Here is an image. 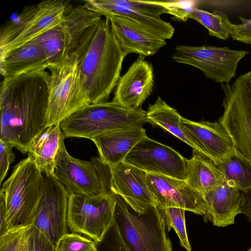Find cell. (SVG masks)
<instances>
[{
	"instance_id": "31",
	"label": "cell",
	"mask_w": 251,
	"mask_h": 251,
	"mask_svg": "<svg viewBox=\"0 0 251 251\" xmlns=\"http://www.w3.org/2000/svg\"><path fill=\"white\" fill-rule=\"evenodd\" d=\"M95 241L78 233H67L57 242L56 251H98Z\"/></svg>"
},
{
	"instance_id": "14",
	"label": "cell",
	"mask_w": 251,
	"mask_h": 251,
	"mask_svg": "<svg viewBox=\"0 0 251 251\" xmlns=\"http://www.w3.org/2000/svg\"><path fill=\"white\" fill-rule=\"evenodd\" d=\"M148 173L186 180V159L173 148L146 136L124 161Z\"/></svg>"
},
{
	"instance_id": "13",
	"label": "cell",
	"mask_w": 251,
	"mask_h": 251,
	"mask_svg": "<svg viewBox=\"0 0 251 251\" xmlns=\"http://www.w3.org/2000/svg\"><path fill=\"white\" fill-rule=\"evenodd\" d=\"M43 175L45 187L32 226L55 247L60 238L68 233L69 195L55 176Z\"/></svg>"
},
{
	"instance_id": "8",
	"label": "cell",
	"mask_w": 251,
	"mask_h": 251,
	"mask_svg": "<svg viewBox=\"0 0 251 251\" xmlns=\"http://www.w3.org/2000/svg\"><path fill=\"white\" fill-rule=\"evenodd\" d=\"M54 174L69 195L96 196L112 192L111 167L100 156L90 161L73 157L67 151L64 138L56 156Z\"/></svg>"
},
{
	"instance_id": "11",
	"label": "cell",
	"mask_w": 251,
	"mask_h": 251,
	"mask_svg": "<svg viewBox=\"0 0 251 251\" xmlns=\"http://www.w3.org/2000/svg\"><path fill=\"white\" fill-rule=\"evenodd\" d=\"M84 4L73 8L56 26L32 41L44 50L49 64L74 53L90 29L102 19Z\"/></svg>"
},
{
	"instance_id": "30",
	"label": "cell",
	"mask_w": 251,
	"mask_h": 251,
	"mask_svg": "<svg viewBox=\"0 0 251 251\" xmlns=\"http://www.w3.org/2000/svg\"><path fill=\"white\" fill-rule=\"evenodd\" d=\"M32 226H17L8 230L0 236V251H28Z\"/></svg>"
},
{
	"instance_id": "32",
	"label": "cell",
	"mask_w": 251,
	"mask_h": 251,
	"mask_svg": "<svg viewBox=\"0 0 251 251\" xmlns=\"http://www.w3.org/2000/svg\"><path fill=\"white\" fill-rule=\"evenodd\" d=\"M109 1L148 16L160 17L163 14H168L166 8L159 3L158 1L109 0Z\"/></svg>"
},
{
	"instance_id": "17",
	"label": "cell",
	"mask_w": 251,
	"mask_h": 251,
	"mask_svg": "<svg viewBox=\"0 0 251 251\" xmlns=\"http://www.w3.org/2000/svg\"><path fill=\"white\" fill-rule=\"evenodd\" d=\"M153 71L151 64L139 56L119 78L112 101L127 109L141 107L153 90Z\"/></svg>"
},
{
	"instance_id": "27",
	"label": "cell",
	"mask_w": 251,
	"mask_h": 251,
	"mask_svg": "<svg viewBox=\"0 0 251 251\" xmlns=\"http://www.w3.org/2000/svg\"><path fill=\"white\" fill-rule=\"evenodd\" d=\"M217 165L229 186L241 192L251 189V162L240 153Z\"/></svg>"
},
{
	"instance_id": "19",
	"label": "cell",
	"mask_w": 251,
	"mask_h": 251,
	"mask_svg": "<svg viewBox=\"0 0 251 251\" xmlns=\"http://www.w3.org/2000/svg\"><path fill=\"white\" fill-rule=\"evenodd\" d=\"M205 223L210 222L217 227L235 224L236 216L241 213L242 193L224 180L204 197Z\"/></svg>"
},
{
	"instance_id": "21",
	"label": "cell",
	"mask_w": 251,
	"mask_h": 251,
	"mask_svg": "<svg viewBox=\"0 0 251 251\" xmlns=\"http://www.w3.org/2000/svg\"><path fill=\"white\" fill-rule=\"evenodd\" d=\"M146 136V130L139 126L108 132L91 140L102 161L112 167L123 162L135 145Z\"/></svg>"
},
{
	"instance_id": "29",
	"label": "cell",
	"mask_w": 251,
	"mask_h": 251,
	"mask_svg": "<svg viewBox=\"0 0 251 251\" xmlns=\"http://www.w3.org/2000/svg\"><path fill=\"white\" fill-rule=\"evenodd\" d=\"M159 209L164 216L167 231H169L173 228L178 236L180 246L186 251H192L185 225L186 210L178 207H165Z\"/></svg>"
},
{
	"instance_id": "18",
	"label": "cell",
	"mask_w": 251,
	"mask_h": 251,
	"mask_svg": "<svg viewBox=\"0 0 251 251\" xmlns=\"http://www.w3.org/2000/svg\"><path fill=\"white\" fill-rule=\"evenodd\" d=\"M105 18L118 44L127 54L135 53L145 58L166 45V40L131 20L119 16Z\"/></svg>"
},
{
	"instance_id": "36",
	"label": "cell",
	"mask_w": 251,
	"mask_h": 251,
	"mask_svg": "<svg viewBox=\"0 0 251 251\" xmlns=\"http://www.w3.org/2000/svg\"><path fill=\"white\" fill-rule=\"evenodd\" d=\"M13 147L11 143L0 140V183L6 175L10 164L15 159Z\"/></svg>"
},
{
	"instance_id": "37",
	"label": "cell",
	"mask_w": 251,
	"mask_h": 251,
	"mask_svg": "<svg viewBox=\"0 0 251 251\" xmlns=\"http://www.w3.org/2000/svg\"><path fill=\"white\" fill-rule=\"evenodd\" d=\"M241 213L244 214L251 222V189L241 192Z\"/></svg>"
},
{
	"instance_id": "4",
	"label": "cell",
	"mask_w": 251,
	"mask_h": 251,
	"mask_svg": "<svg viewBox=\"0 0 251 251\" xmlns=\"http://www.w3.org/2000/svg\"><path fill=\"white\" fill-rule=\"evenodd\" d=\"M147 111L141 107L129 109L113 102L87 104L60 123L65 138L81 137L91 140L104 133L143 126Z\"/></svg>"
},
{
	"instance_id": "6",
	"label": "cell",
	"mask_w": 251,
	"mask_h": 251,
	"mask_svg": "<svg viewBox=\"0 0 251 251\" xmlns=\"http://www.w3.org/2000/svg\"><path fill=\"white\" fill-rule=\"evenodd\" d=\"M73 8L64 0H46L25 7L0 29V59L57 25Z\"/></svg>"
},
{
	"instance_id": "16",
	"label": "cell",
	"mask_w": 251,
	"mask_h": 251,
	"mask_svg": "<svg viewBox=\"0 0 251 251\" xmlns=\"http://www.w3.org/2000/svg\"><path fill=\"white\" fill-rule=\"evenodd\" d=\"M148 185L159 208L178 207L204 216L203 198L191 188L186 180L152 173H146Z\"/></svg>"
},
{
	"instance_id": "3",
	"label": "cell",
	"mask_w": 251,
	"mask_h": 251,
	"mask_svg": "<svg viewBox=\"0 0 251 251\" xmlns=\"http://www.w3.org/2000/svg\"><path fill=\"white\" fill-rule=\"evenodd\" d=\"M116 195L114 227L124 251H173L161 210L145 203L129 205Z\"/></svg>"
},
{
	"instance_id": "10",
	"label": "cell",
	"mask_w": 251,
	"mask_h": 251,
	"mask_svg": "<svg viewBox=\"0 0 251 251\" xmlns=\"http://www.w3.org/2000/svg\"><path fill=\"white\" fill-rule=\"evenodd\" d=\"M116 195H69L67 222L74 233L86 235L96 242H101L113 226Z\"/></svg>"
},
{
	"instance_id": "20",
	"label": "cell",
	"mask_w": 251,
	"mask_h": 251,
	"mask_svg": "<svg viewBox=\"0 0 251 251\" xmlns=\"http://www.w3.org/2000/svg\"><path fill=\"white\" fill-rule=\"evenodd\" d=\"M111 190L126 201L157 206L146 179V172L122 162L111 167Z\"/></svg>"
},
{
	"instance_id": "39",
	"label": "cell",
	"mask_w": 251,
	"mask_h": 251,
	"mask_svg": "<svg viewBox=\"0 0 251 251\" xmlns=\"http://www.w3.org/2000/svg\"><path fill=\"white\" fill-rule=\"evenodd\" d=\"M115 251H124V250L122 248V247L121 246V245H120V244L118 243V241H117V244L116 245Z\"/></svg>"
},
{
	"instance_id": "22",
	"label": "cell",
	"mask_w": 251,
	"mask_h": 251,
	"mask_svg": "<svg viewBox=\"0 0 251 251\" xmlns=\"http://www.w3.org/2000/svg\"><path fill=\"white\" fill-rule=\"evenodd\" d=\"M86 7L101 16L108 17L122 16L133 21L160 38L166 40L171 39L175 28L169 22L160 17L146 15L128 8L112 4L109 0H84Z\"/></svg>"
},
{
	"instance_id": "24",
	"label": "cell",
	"mask_w": 251,
	"mask_h": 251,
	"mask_svg": "<svg viewBox=\"0 0 251 251\" xmlns=\"http://www.w3.org/2000/svg\"><path fill=\"white\" fill-rule=\"evenodd\" d=\"M64 138L58 124L48 127L31 142L27 150L28 156L42 173L55 176L56 158Z\"/></svg>"
},
{
	"instance_id": "26",
	"label": "cell",
	"mask_w": 251,
	"mask_h": 251,
	"mask_svg": "<svg viewBox=\"0 0 251 251\" xmlns=\"http://www.w3.org/2000/svg\"><path fill=\"white\" fill-rule=\"evenodd\" d=\"M181 117L176 109L158 97L155 102L148 107L146 122L170 132L196 150L195 146L180 126Z\"/></svg>"
},
{
	"instance_id": "23",
	"label": "cell",
	"mask_w": 251,
	"mask_h": 251,
	"mask_svg": "<svg viewBox=\"0 0 251 251\" xmlns=\"http://www.w3.org/2000/svg\"><path fill=\"white\" fill-rule=\"evenodd\" d=\"M49 60L43 48L31 41L0 59V74L3 79L41 68L47 69Z\"/></svg>"
},
{
	"instance_id": "1",
	"label": "cell",
	"mask_w": 251,
	"mask_h": 251,
	"mask_svg": "<svg viewBox=\"0 0 251 251\" xmlns=\"http://www.w3.org/2000/svg\"><path fill=\"white\" fill-rule=\"evenodd\" d=\"M45 68L3 79L0 84V140L24 154L48 126L49 72Z\"/></svg>"
},
{
	"instance_id": "33",
	"label": "cell",
	"mask_w": 251,
	"mask_h": 251,
	"mask_svg": "<svg viewBox=\"0 0 251 251\" xmlns=\"http://www.w3.org/2000/svg\"><path fill=\"white\" fill-rule=\"evenodd\" d=\"M198 0H165L158 1L165 6L168 14L179 21L186 22L189 19L191 12L197 7Z\"/></svg>"
},
{
	"instance_id": "25",
	"label": "cell",
	"mask_w": 251,
	"mask_h": 251,
	"mask_svg": "<svg viewBox=\"0 0 251 251\" xmlns=\"http://www.w3.org/2000/svg\"><path fill=\"white\" fill-rule=\"evenodd\" d=\"M186 181L193 189L203 197L224 180L222 173L211 159L193 150V156L186 159Z\"/></svg>"
},
{
	"instance_id": "7",
	"label": "cell",
	"mask_w": 251,
	"mask_h": 251,
	"mask_svg": "<svg viewBox=\"0 0 251 251\" xmlns=\"http://www.w3.org/2000/svg\"><path fill=\"white\" fill-rule=\"evenodd\" d=\"M48 126L57 125L89 104L78 72V56L74 53L50 63Z\"/></svg>"
},
{
	"instance_id": "9",
	"label": "cell",
	"mask_w": 251,
	"mask_h": 251,
	"mask_svg": "<svg viewBox=\"0 0 251 251\" xmlns=\"http://www.w3.org/2000/svg\"><path fill=\"white\" fill-rule=\"evenodd\" d=\"M221 84L224 111L219 122L231 137L236 151L251 162V70L231 84Z\"/></svg>"
},
{
	"instance_id": "5",
	"label": "cell",
	"mask_w": 251,
	"mask_h": 251,
	"mask_svg": "<svg viewBox=\"0 0 251 251\" xmlns=\"http://www.w3.org/2000/svg\"><path fill=\"white\" fill-rule=\"evenodd\" d=\"M45 187V178L27 157L14 167L0 189L4 195L7 230L33 225Z\"/></svg>"
},
{
	"instance_id": "12",
	"label": "cell",
	"mask_w": 251,
	"mask_h": 251,
	"mask_svg": "<svg viewBox=\"0 0 251 251\" xmlns=\"http://www.w3.org/2000/svg\"><path fill=\"white\" fill-rule=\"evenodd\" d=\"M249 52L227 47L179 45L172 55L176 62L201 70L208 78L217 83H229L236 75L238 64Z\"/></svg>"
},
{
	"instance_id": "34",
	"label": "cell",
	"mask_w": 251,
	"mask_h": 251,
	"mask_svg": "<svg viewBox=\"0 0 251 251\" xmlns=\"http://www.w3.org/2000/svg\"><path fill=\"white\" fill-rule=\"evenodd\" d=\"M28 251H56L55 247L38 229L32 226L30 233Z\"/></svg>"
},
{
	"instance_id": "35",
	"label": "cell",
	"mask_w": 251,
	"mask_h": 251,
	"mask_svg": "<svg viewBox=\"0 0 251 251\" xmlns=\"http://www.w3.org/2000/svg\"><path fill=\"white\" fill-rule=\"evenodd\" d=\"M238 18L241 23L232 24L230 36L234 40L251 44V16L250 18Z\"/></svg>"
},
{
	"instance_id": "28",
	"label": "cell",
	"mask_w": 251,
	"mask_h": 251,
	"mask_svg": "<svg viewBox=\"0 0 251 251\" xmlns=\"http://www.w3.org/2000/svg\"><path fill=\"white\" fill-rule=\"evenodd\" d=\"M189 19L203 25L211 36L226 40L230 36L233 24L223 12L216 10L210 12L196 7L190 13Z\"/></svg>"
},
{
	"instance_id": "15",
	"label": "cell",
	"mask_w": 251,
	"mask_h": 251,
	"mask_svg": "<svg viewBox=\"0 0 251 251\" xmlns=\"http://www.w3.org/2000/svg\"><path fill=\"white\" fill-rule=\"evenodd\" d=\"M180 126L196 147L216 164L236 153L232 139L219 121L194 122L181 117Z\"/></svg>"
},
{
	"instance_id": "40",
	"label": "cell",
	"mask_w": 251,
	"mask_h": 251,
	"mask_svg": "<svg viewBox=\"0 0 251 251\" xmlns=\"http://www.w3.org/2000/svg\"><path fill=\"white\" fill-rule=\"evenodd\" d=\"M247 251H251V247Z\"/></svg>"
},
{
	"instance_id": "38",
	"label": "cell",
	"mask_w": 251,
	"mask_h": 251,
	"mask_svg": "<svg viewBox=\"0 0 251 251\" xmlns=\"http://www.w3.org/2000/svg\"><path fill=\"white\" fill-rule=\"evenodd\" d=\"M0 236L4 234L7 231L6 224V205L4 195L2 191H0Z\"/></svg>"
},
{
	"instance_id": "2",
	"label": "cell",
	"mask_w": 251,
	"mask_h": 251,
	"mask_svg": "<svg viewBox=\"0 0 251 251\" xmlns=\"http://www.w3.org/2000/svg\"><path fill=\"white\" fill-rule=\"evenodd\" d=\"M76 53L81 83L89 104L106 102L128 55L117 41L107 18L90 30Z\"/></svg>"
}]
</instances>
